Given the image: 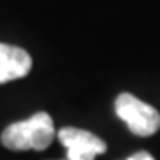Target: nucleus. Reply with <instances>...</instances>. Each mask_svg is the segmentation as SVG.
Instances as JSON below:
<instances>
[{"instance_id": "nucleus-5", "label": "nucleus", "mask_w": 160, "mask_h": 160, "mask_svg": "<svg viewBox=\"0 0 160 160\" xmlns=\"http://www.w3.org/2000/svg\"><path fill=\"white\" fill-rule=\"evenodd\" d=\"M126 160H155L148 151H139V153H133L132 157H128Z\"/></svg>"}, {"instance_id": "nucleus-3", "label": "nucleus", "mask_w": 160, "mask_h": 160, "mask_svg": "<svg viewBox=\"0 0 160 160\" xmlns=\"http://www.w3.org/2000/svg\"><path fill=\"white\" fill-rule=\"evenodd\" d=\"M57 137L68 151V160H94L107 151L105 141L87 130L66 126L57 132Z\"/></svg>"}, {"instance_id": "nucleus-2", "label": "nucleus", "mask_w": 160, "mask_h": 160, "mask_svg": "<svg viewBox=\"0 0 160 160\" xmlns=\"http://www.w3.org/2000/svg\"><path fill=\"white\" fill-rule=\"evenodd\" d=\"M116 114L121 121H125L132 133L139 137H149L157 133L160 128V114L158 110L149 103L135 98L133 94L123 92L116 98L114 103Z\"/></svg>"}, {"instance_id": "nucleus-4", "label": "nucleus", "mask_w": 160, "mask_h": 160, "mask_svg": "<svg viewBox=\"0 0 160 160\" xmlns=\"http://www.w3.org/2000/svg\"><path fill=\"white\" fill-rule=\"evenodd\" d=\"M32 69V59L29 52L20 46L0 43V84L23 78Z\"/></svg>"}, {"instance_id": "nucleus-1", "label": "nucleus", "mask_w": 160, "mask_h": 160, "mask_svg": "<svg viewBox=\"0 0 160 160\" xmlns=\"http://www.w3.org/2000/svg\"><path fill=\"white\" fill-rule=\"evenodd\" d=\"M57 135L53 119L46 112H36L29 119L12 123L2 132V144L12 151L36 149L43 151L53 142Z\"/></svg>"}]
</instances>
